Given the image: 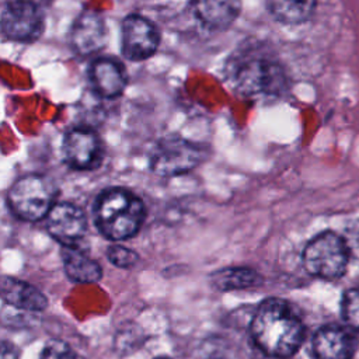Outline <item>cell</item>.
Instances as JSON below:
<instances>
[{
	"instance_id": "5bb4252c",
	"label": "cell",
	"mask_w": 359,
	"mask_h": 359,
	"mask_svg": "<svg viewBox=\"0 0 359 359\" xmlns=\"http://www.w3.org/2000/svg\"><path fill=\"white\" fill-rule=\"evenodd\" d=\"M88 76L93 90L102 98L121 95L128 83L123 66L111 57L95 59L90 66Z\"/></svg>"
},
{
	"instance_id": "3957f363",
	"label": "cell",
	"mask_w": 359,
	"mask_h": 359,
	"mask_svg": "<svg viewBox=\"0 0 359 359\" xmlns=\"http://www.w3.org/2000/svg\"><path fill=\"white\" fill-rule=\"evenodd\" d=\"M94 222L109 240L118 241L135 236L146 216L140 198L123 188H108L94 203Z\"/></svg>"
},
{
	"instance_id": "30bf717a",
	"label": "cell",
	"mask_w": 359,
	"mask_h": 359,
	"mask_svg": "<svg viewBox=\"0 0 359 359\" xmlns=\"http://www.w3.org/2000/svg\"><path fill=\"white\" fill-rule=\"evenodd\" d=\"M49 234L65 247H76L87 231V217L76 205L53 203L45 216Z\"/></svg>"
},
{
	"instance_id": "7c38bea8",
	"label": "cell",
	"mask_w": 359,
	"mask_h": 359,
	"mask_svg": "<svg viewBox=\"0 0 359 359\" xmlns=\"http://www.w3.org/2000/svg\"><path fill=\"white\" fill-rule=\"evenodd\" d=\"M356 346L355 334L337 324L321 327L313 338V352L317 359H352Z\"/></svg>"
},
{
	"instance_id": "7a4b0ae2",
	"label": "cell",
	"mask_w": 359,
	"mask_h": 359,
	"mask_svg": "<svg viewBox=\"0 0 359 359\" xmlns=\"http://www.w3.org/2000/svg\"><path fill=\"white\" fill-rule=\"evenodd\" d=\"M251 337L266 355L278 359L292 356L304 341V325L282 299L262 302L251 321Z\"/></svg>"
},
{
	"instance_id": "ac0fdd59",
	"label": "cell",
	"mask_w": 359,
	"mask_h": 359,
	"mask_svg": "<svg viewBox=\"0 0 359 359\" xmlns=\"http://www.w3.org/2000/svg\"><path fill=\"white\" fill-rule=\"evenodd\" d=\"M212 285L219 290H240L258 286L262 279L258 272L251 268H223L212 273Z\"/></svg>"
},
{
	"instance_id": "6da1fadb",
	"label": "cell",
	"mask_w": 359,
	"mask_h": 359,
	"mask_svg": "<svg viewBox=\"0 0 359 359\" xmlns=\"http://www.w3.org/2000/svg\"><path fill=\"white\" fill-rule=\"evenodd\" d=\"M224 79L244 98H279L289 90L285 66L261 43L243 45L234 50L224 66Z\"/></svg>"
},
{
	"instance_id": "277c9868",
	"label": "cell",
	"mask_w": 359,
	"mask_h": 359,
	"mask_svg": "<svg viewBox=\"0 0 359 359\" xmlns=\"http://www.w3.org/2000/svg\"><path fill=\"white\" fill-rule=\"evenodd\" d=\"M351 251L348 243L334 231H324L309 241L303 251L306 271L321 279H338L348 268Z\"/></svg>"
},
{
	"instance_id": "4fadbf2b",
	"label": "cell",
	"mask_w": 359,
	"mask_h": 359,
	"mask_svg": "<svg viewBox=\"0 0 359 359\" xmlns=\"http://www.w3.org/2000/svg\"><path fill=\"white\" fill-rule=\"evenodd\" d=\"M70 41L74 50L80 55L98 52L107 41V28L102 15L94 10H84L72 27Z\"/></svg>"
},
{
	"instance_id": "7402d4cb",
	"label": "cell",
	"mask_w": 359,
	"mask_h": 359,
	"mask_svg": "<svg viewBox=\"0 0 359 359\" xmlns=\"http://www.w3.org/2000/svg\"><path fill=\"white\" fill-rule=\"evenodd\" d=\"M0 359H20L17 348L6 341H0Z\"/></svg>"
},
{
	"instance_id": "2e32d148",
	"label": "cell",
	"mask_w": 359,
	"mask_h": 359,
	"mask_svg": "<svg viewBox=\"0 0 359 359\" xmlns=\"http://www.w3.org/2000/svg\"><path fill=\"white\" fill-rule=\"evenodd\" d=\"M63 268L67 278L77 283H93L101 279V266L83 252L79 245L63 248Z\"/></svg>"
},
{
	"instance_id": "44dd1931",
	"label": "cell",
	"mask_w": 359,
	"mask_h": 359,
	"mask_svg": "<svg viewBox=\"0 0 359 359\" xmlns=\"http://www.w3.org/2000/svg\"><path fill=\"white\" fill-rule=\"evenodd\" d=\"M39 359H77V356L66 342L52 339L43 346Z\"/></svg>"
},
{
	"instance_id": "8fae6325",
	"label": "cell",
	"mask_w": 359,
	"mask_h": 359,
	"mask_svg": "<svg viewBox=\"0 0 359 359\" xmlns=\"http://www.w3.org/2000/svg\"><path fill=\"white\" fill-rule=\"evenodd\" d=\"M63 154L70 167L76 170H94L102 163L104 147L94 130L76 128L65 136Z\"/></svg>"
},
{
	"instance_id": "ffe728a7",
	"label": "cell",
	"mask_w": 359,
	"mask_h": 359,
	"mask_svg": "<svg viewBox=\"0 0 359 359\" xmlns=\"http://www.w3.org/2000/svg\"><path fill=\"white\" fill-rule=\"evenodd\" d=\"M107 257L109 262H112L115 266H119V268H130L139 259L137 254L133 250L121 244L109 245L107 250Z\"/></svg>"
},
{
	"instance_id": "9a60e30c",
	"label": "cell",
	"mask_w": 359,
	"mask_h": 359,
	"mask_svg": "<svg viewBox=\"0 0 359 359\" xmlns=\"http://www.w3.org/2000/svg\"><path fill=\"white\" fill-rule=\"evenodd\" d=\"M0 299L13 307L28 311H41L48 306V300L39 289L10 276L0 278Z\"/></svg>"
},
{
	"instance_id": "5b68a950",
	"label": "cell",
	"mask_w": 359,
	"mask_h": 359,
	"mask_svg": "<svg viewBox=\"0 0 359 359\" xmlns=\"http://www.w3.org/2000/svg\"><path fill=\"white\" fill-rule=\"evenodd\" d=\"M205 157V150L187 139L170 136L161 139L150 156V168L163 177L180 175L194 170Z\"/></svg>"
},
{
	"instance_id": "8992f818",
	"label": "cell",
	"mask_w": 359,
	"mask_h": 359,
	"mask_svg": "<svg viewBox=\"0 0 359 359\" xmlns=\"http://www.w3.org/2000/svg\"><path fill=\"white\" fill-rule=\"evenodd\" d=\"M8 203L20 219L39 220L46 216L53 205V189L46 178L29 174L11 187Z\"/></svg>"
},
{
	"instance_id": "e0dca14e",
	"label": "cell",
	"mask_w": 359,
	"mask_h": 359,
	"mask_svg": "<svg viewBox=\"0 0 359 359\" xmlns=\"http://www.w3.org/2000/svg\"><path fill=\"white\" fill-rule=\"evenodd\" d=\"M317 0H265L269 15L280 24L296 25L311 18Z\"/></svg>"
},
{
	"instance_id": "ba28073f",
	"label": "cell",
	"mask_w": 359,
	"mask_h": 359,
	"mask_svg": "<svg viewBox=\"0 0 359 359\" xmlns=\"http://www.w3.org/2000/svg\"><path fill=\"white\" fill-rule=\"evenodd\" d=\"M160 45L157 27L143 15L130 14L122 21L121 50L122 55L133 62L153 56Z\"/></svg>"
},
{
	"instance_id": "603a6c76",
	"label": "cell",
	"mask_w": 359,
	"mask_h": 359,
	"mask_svg": "<svg viewBox=\"0 0 359 359\" xmlns=\"http://www.w3.org/2000/svg\"><path fill=\"white\" fill-rule=\"evenodd\" d=\"M156 359H171V358H167V356H160V358H156Z\"/></svg>"
},
{
	"instance_id": "9c48e42d",
	"label": "cell",
	"mask_w": 359,
	"mask_h": 359,
	"mask_svg": "<svg viewBox=\"0 0 359 359\" xmlns=\"http://www.w3.org/2000/svg\"><path fill=\"white\" fill-rule=\"evenodd\" d=\"M241 0H189L187 13L206 34L226 31L241 13Z\"/></svg>"
},
{
	"instance_id": "d6986e66",
	"label": "cell",
	"mask_w": 359,
	"mask_h": 359,
	"mask_svg": "<svg viewBox=\"0 0 359 359\" xmlns=\"http://www.w3.org/2000/svg\"><path fill=\"white\" fill-rule=\"evenodd\" d=\"M342 316L352 328L359 331V289L345 292L342 297Z\"/></svg>"
},
{
	"instance_id": "52a82bcc",
	"label": "cell",
	"mask_w": 359,
	"mask_h": 359,
	"mask_svg": "<svg viewBox=\"0 0 359 359\" xmlns=\"http://www.w3.org/2000/svg\"><path fill=\"white\" fill-rule=\"evenodd\" d=\"M43 13L31 0H11L0 14V29L13 41L31 42L43 31Z\"/></svg>"
}]
</instances>
